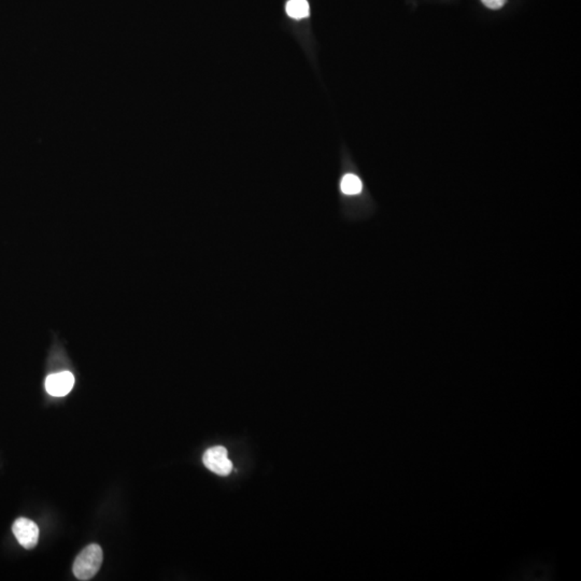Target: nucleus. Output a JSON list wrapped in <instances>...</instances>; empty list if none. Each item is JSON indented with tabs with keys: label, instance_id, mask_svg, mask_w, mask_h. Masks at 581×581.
<instances>
[{
	"label": "nucleus",
	"instance_id": "obj_2",
	"mask_svg": "<svg viewBox=\"0 0 581 581\" xmlns=\"http://www.w3.org/2000/svg\"><path fill=\"white\" fill-rule=\"evenodd\" d=\"M203 462L209 471L219 476H227L233 471V463L229 459L227 450L222 446L209 448L203 453Z\"/></svg>",
	"mask_w": 581,
	"mask_h": 581
},
{
	"label": "nucleus",
	"instance_id": "obj_7",
	"mask_svg": "<svg viewBox=\"0 0 581 581\" xmlns=\"http://www.w3.org/2000/svg\"><path fill=\"white\" fill-rule=\"evenodd\" d=\"M486 7L492 10H498L503 8L506 4V0H481Z\"/></svg>",
	"mask_w": 581,
	"mask_h": 581
},
{
	"label": "nucleus",
	"instance_id": "obj_4",
	"mask_svg": "<svg viewBox=\"0 0 581 581\" xmlns=\"http://www.w3.org/2000/svg\"><path fill=\"white\" fill-rule=\"evenodd\" d=\"M74 385V377L70 371H62L50 375L46 380V390L52 396L62 397L67 395Z\"/></svg>",
	"mask_w": 581,
	"mask_h": 581
},
{
	"label": "nucleus",
	"instance_id": "obj_1",
	"mask_svg": "<svg viewBox=\"0 0 581 581\" xmlns=\"http://www.w3.org/2000/svg\"><path fill=\"white\" fill-rule=\"evenodd\" d=\"M102 564V548L100 545L92 544L84 548L76 556L72 570L79 580H90L100 570Z\"/></svg>",
	"mask_w": 581,
	"mask_h": 581
},
{
	"label": "nucleus",
	"instance_id": "obj_3",
	"mask_svg": "<svg viewBox=\"0 0 581 581\" xmlns=\"http://www.w3.org/2000/svg\"><path fill=\"white\" fill-rule=\"evenodd\" d=\"M12 532L18 542L25 549H32L39 540V528L35 522L26 518H19L12 526Z\"/></svg>",
	"mask_w": 581,
	"mask_h": 581
},
{
	"label": "nucleus",
	"instance_id": "obj_6",
	"mask_svg": "<svg viewBox=\"0 0 581 581\" xmlns=\"http://www.w3.org/2000/svg\"><path fill=\"white\" fill-rule=\"evenodd\" d=\"M340 187H342V191L347 195H356L362 191L363 185L360 178L349 173V175H346L342 178Z\"/></svg>",
	"mask_w": 581,
	"mask_h": 581
},
{
	"label": "nucleus",
	"instance_id": "obj_5",
	"mask_svg": "<svg viewBox=\"0 0 581 581\" xmlns=\"http://www.w3.org/2000/svg\"><path fill=\"white\" fill-rule=\"evenodd\" d=\"M286 10L292 19L302 20L309 16V4L307 0H290L286 4Z\"/></svg>",
	"mask_w": 581,
	"mask_h": 581
}]
</instances>
